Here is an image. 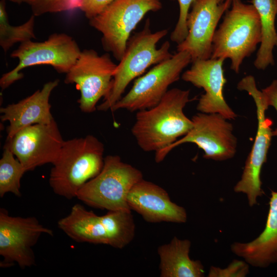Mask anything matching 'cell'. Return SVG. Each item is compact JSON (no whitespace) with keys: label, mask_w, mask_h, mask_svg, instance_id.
Listing matches in <instances>:
<instances>
[{"label":"cell","mask_w":277,"mask_h":277,"mask_svg":"<svg viewBox=\"0 0 277 277\" xmlns=\"http://www.w3.org/2000/svg\"><path fill=\"white\" fill-rule=\"evenodd\" d=\"M249 273V264L245 261L233 260L226 267L211 266L208 277H245Z\"/></svg>","instance_id":"484cf974"},{"label":"cell","mask_w":277,"mask_h":277,"mask_svg":"<svg viewBox=\"0 0 277 277\" xmlns=\"http://www.w3.org/2000/svg\"><path fill=\"white\" fill-rule=\"evenodd\" d=\"M162 7L161 0H115L89 23L102 33L104 49L120 61L137 25L147 13Z\"/></svg>","instance_id":"9c48e42d"},{"label":"cell","mask_w":277,"mask_h":277,"mask_svg":"<svg viewBox=\"0 0 277 277\" xmlns=\"http://www.w3.org/2000/svg\"><path fill=\"white\" fill-rule=\"evenodd\" d=\"M104 151L103 144L92 135L64 141L50 173L53 192L67 199L76 197L84 184L102 170Z\"/></svg>","instance_id":"7a4b0ae2"},{"label":"cell","mask_w":277,"mask_h":277,"mask_svg":"<svg viewBox=\"0 0 277 277\" xmlns=\"http://www.w3.org/2000/svg\"><path fill=\"white\" fill-rule=\"evenodd\" d=\"M268 106L274 107L277 112V80H273L266 88L262 90ZM272 136L277 137V128L272 131Z\"/></svg>","instance_id":"83f0119b"},{"label":"cell","mask_w":277,"mask_h":277,"mask_svg":"<svg viewBox=\"0 0 277 277\" xmlns=\"http://www.w3.org/2000/svg\"><path fill=\"white\" fill-rule=\"evenodd\" d=\"M32 15L25 23L19 26L9 24L5 0L0 2V45L5 52L17 43L35 38L34 32L35 18Z\"/></svg>","instance_id":"7402d4cb"},{"label":"cell","mask_w":277,"mask_h":277,"mask_svg":"<svg viewBox=\"0 0 277 277\" xmlns=\"http://www.w3.org/2000/svg\"><path fill=\"white\" fill-rule=\"evenodd\" d=\"M231 4V0H194L187 18L188 33L177 51L188 52L191 63L210 58L217 24Z\"/></svg>","instance_id":"9a60e30c"},{"label":"cell","mask_w":277,"mask_h":277,"mask_svg":"<svg viewBox=\"0 0 277 277\" xmlns=\"http://www.w3.org/2000/svg\"><path fill=\"white\" fill-rule=\"evenodd\" d=\"M191 242L174 236L168 244L158 247L161 277H202L204 267L199 260L189 256Z\"/></svg>","instance_id":"ffe728a7"},{"label":"cell","mask_w":277,"mask_h":277,"mask_svg":"<svg viewBox=\"0 0 277 277\" xmlns=\"http://www.w3.org/2000/svg\"><path fill=\"white\" fill-rule=\"evenodd\" d=\"M224 61L222 58H210L193 62L191 68L182 74V78L204 89L205 93L201 96L196 106L198 111L217 113L228 120H233L237 115L223 95L224 86L227 82L223 69Z\"/></svg>","instance_id":"2e32d148"},{"label":"cell","mask_w":277,"mask_h":277,"mask_svg":"<svg viewBox=\"0 0 277 277\" xmlns=\"http://www.w3.org/2000/svg\"><path fill=\"white\" fill-rule=\"evenodd\" d=\"M143 179L140 170L123 162L118 155H109L104 158L101 172L84 184L76 197L92 207L131 212L128 194Z\"/></svg>","instance_id":"8992f818"},{"label":"cell","mask_w":277,"mask_h":277,"mask_svg":"<svg viewBox=\"0 0 277 277\" xmlns=\"http://www.w3.org/2000/svg\"><path fill=\"white\" fill-rule=\"evenodd\" d=\"M64 141L54 120L48 124H36L17 132L8 146L27 171L57 159Z\"/></svg>","instance_id":"5bb4252c"},{"label":"cell","mask_w":277,"mask_h":277,"mask_svg":"<svg viewBox=\"0 0 277 277\" xmlns=\"http://www.w3.org/2000/svg\"><path fill=\"white\" fill-rule=\"evenodd\" d=\"M127 202L148 222L184 223L187 220L185 209L172 202L165 190L143 179L132 188Z\"/></svg>","instance_id":"e0dca14e"},{"label":"cell","mask_w":277,"mask_h":277,"mask_svg":"<svg viewBox=\"0 0 277 277\" xmlns=\"http://www.w3.org/2000/svg\"><path fill=\"white\" fill-rule=\"evenodd\" d=\"M260 17L261 29L260 46L254 62L255 67L264 70L273 65V50L277 48V32L275 22L277 15V0H251Z\"/></svg>","instance_id":"44dd1931"},{"label":"cell","mask_w":277,"mask_h":277,"mask_svg":"<svg viewBox=\"0 0 277 277\" xmlns=\"http://www.w3.org/2000/svg\"><path fill=\"white\" fill-rule=\"evenodd\" d=\"M117 65L108 53L99 55L93 49L81 51L74 64L66 73V84H75L80 91L81 110L91 113L100 99L109 92Z\"/></svg>","instance_id":"7c38bea8"},{"label":"cell","mask_w":277,"mask_h":277,"mask_svg":"<svg viewBox=\"0 0 277 277\" xmlns=\"http://www.w3.org/2000/svg\"><path fill=\"white\" fill-rule=\"evenodd\" d=\"M190 63L191 57L188 52L177 51L137 78L129 91L110 110L115 111L121 109L133 112L155 106L168 91L169 86L180 79L183 69Z\"/></svg>","instance_id":"8fae6325"},{"label":"cell","mask_w":277,"mask_h":277,"mask_svg":"<svg viewBox=\"0 0 277 277\" xmlns=\"http://www.w3.org/2000/svg\"><path fill=\"white\" fill-rule=\"evenodd\" d=\"M58 228L78 243L104 244L122 249L134 239L135 226L131 212L111 211L102 216L75 204L57 222Z\"/></svg>","instance_id":"5b68a950"},{"label":"cell","mask_w":277,"mask_h":277,"mask_svg":"<svg viewBox=\"0 0 277 277\" xmlns=\"http://www.w3.org/2000/svg\"><path fill=\"white\" fill-rule=\"evenodd\" d=\"M60 80H54L44 84L41 90L17 103L0 109L2 121H8L7 140L11 139L21 129L36 124H48L54 120L49 100L53 90Z\"/></svg>","instance_id":"ac0fdd59"},{"label":"cell","mask_w":277,"mask_h":277,"mask_svg":"<svg viewBox=\"0 0 277 277\" xmlns=\"http://www.w3.org/2000/svg\"><path fill=\"white\" fill-rule=\"evenodd\" d=\"M259 15L252 4L231 0L230 7L213 37L211 58L231 60L230 68L238 73L245 58L261 43Z\"/></svg>","instance_id":"3957f363"},{"label":"cell","mask_w":277,"mask_h":277,"mask_svg":"<svg viewBox=\"0 0 277 277\" xmlns=\"http://www.w3.org/2000/svg\"><path fill=\"white\" fill-rule=\"evenodd\" d=\"M237 88L247 91L256 108L258 129L254 142L245 162L241 178L233 188L235 192L246 194L249 206L252 207L258 204L257 198L264 194L260 176L273 136L272 121L266 117L265 112L269 106L263 93L257 88L253 76L243 77L238 83Z\"/></svg>","instance_id":"52a82bcc"},{"label":"cell","mask_w":277,"mask_h":277,"mask_svg":"<svg viewBox=\"0 0 277 277\" xmlns=\"http://www.w3.org/2000/svg\"><path fill=\"white\" fill-rule=\"evenodd\" d=\"M80 2V0H24L35 16L72 10L78 8Z\"/></svg>","instance_id":"cb8c5ba5"},{"label":"cell","mask_w":277,"mask_h":277,"mask_svg":"<svg viewBox=\"0 0 277 277\" xmlns=\"http://www.w3.org/2000/svg\"><path fill=\"white\" fill-rule=\"evenodd\" d=\"M179 6V16L175 28L170 35V39L177 45L186 38L188 29L187 18L194 0H176Z\"/></svg>","instance_id":"d4e9b609"},{"label":"cell","mask_w":277,"mask_h":277,"mask_svg":"<svg viewBox=\"0 0 277 277\" xmlns=\"http://www.w3.org/2000/svg\"><path fill=\"white\" fill-rule=\"evenodd\" d=\"M231 251L249 265L264 268L277 262V192L271 191L265 227L253 241L234 242Z\"/></svg>","instance_id":"d6986e66"},{"label":"cell","mask_w":277,"mask_h":277,"mask_svg":"<svg viewBox=\"0 0 277 277\" xmlns=\"http://www.w3.org/2000/svg\"><path fill=\"white\" fill-rule=\"evenodd\" d=\"M148 19L144 28L129 38L124 55L114 72L111 89L97 106L99 111H107L122 97L125 89L134 78L142 74L153 65H156L169 58L170 43L165 42L159 48L157 43L168 33L162 29L152 32Z\"/></svg>","instance_id":"277c9868"},{"label":"cell","mask_w":277,"mask_h":277,"mask_svg":"<svg viewBox=\"0 0 277 277\" xmlns=\"http://www.w3.org/2000/svg\"><path fill=\"white\" fill-rule=\"evenodd\" d=\"M81 51L76 41L70 35L53 33L44 42L29 40L21 43L10 54L18 59L17 66L3 74L0 79L2 90L24 76L21 71L27 67L41 65L52 66L57 72L67 73L78 58Z\"/></svg>","instance_id":"ba28073f"},{"label":"cell","mask_w":277,"mask_h":277,"mask_svg":"<svg viewBox=\"0 0 277 277\" xmlns=\"http://www.w3.org/2000/svg\"><path fill=\"white\" fill-rule=\"evenodd\" d=\"M115 0H81L78 8L89 20L102 13Z\"/></svg>","instance_id":"4316f807"},{"label":"cell","mask_w":277,"mask_h":277,"mask_svg":"<svg viewBox=\"0 0 277 277\" xmlns=\"http://www.w3.org/2000/svg\"><path fill=\"white\" fill-rule=\"evenodd\" d=\"M53 235L51 229L44 227L34 216H13L6 209H0V255L1 267L17 263L25 269L35 264L33 247L44 234Z\"/></svg>","instance_id":"4fadbf2b"},{"label":"cell","mask_w":277,"mask_h":277,"mask_svg":"<svg viewBox=\"0 0 277 277\" xmlns=\"http://www.w3.org/2000/svg\"><path fill=\"white\" fill-rule=\"evenodd\" d=\"M219 1L220 3H222V2H224L225 0H219Z\"/></svg>","instance_id":"f546056e"},{"label":"cell","mask_w":277,"mask_h":277,"mask_svg":"<svg viewBox=\"0 0 277 277\" xmlns=\"http://www.w3.org/2000/svg\"><path fill=\"white\" fill-rule=\"evenodd\" d=\"M3 155L0 160V197L10 192L20 197L21 180L27 171L24 166L16 159L5 144Z\"/></svg>","instance_id":"603a6c76"},{"label":"cell","mask_w":277,"mask_h":277,"mask_svg":"<svg viewBox=\"0 0 277 277\" xmlns=\"http://www.w3.org/2000/svg\"><path fill=\"white\" fill-rule=\"evenodd\" d=\"M13 3H17V4H21L22 3H24V0H9Z\"/></svg>","instance_id":"f1b7e54d"},{"label":"cell","mask_w":277,"mask_h":277,"mask_svg":"<svg viewBox=\"0 0 277 277\" xmlns=\"http://www.w3.org/2000/svg\"><path fill=\"white\" fill-rule=\"evenodd\" d=\"M190 91L168 90L155 106L138 111L131 132L145 152H157L169 147L192 128L193 123L183 109L191 100Z\"/></svg>","instance_id":"6da1fadb"},{"label":"cell","mask_w":277,"mask_h":277,"mask_svg":"<svg viewBox=\"0 0 277 277\" xmlns=\"http://www.w3.org/2000/svg\"><path fill=\"white\" fill-rule=\"evenodd\" d=\"M192 128L181 138L169 147L156 152V163L163 161L173 149L184 143H193L204 152L203 157L216 161L232 158L236 151L237 138L233 125L217 113L200 112L191 118Z\"/></svg>","instance_id":"30bf717a"}]
</instances>
